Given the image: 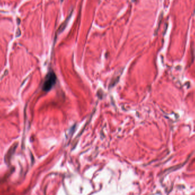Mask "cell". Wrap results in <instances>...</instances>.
Listing matches in <instances>:
<instances>
[{"label":"cell","mask_w":195,"mask_h":195,"mask_svg":"<svg viewBox=\"0 0 195 195\" xmlns=\"http://www.w3.org/2000/svg\"><path fill=\"white\" fill-rule=\"evenodd\" d=\"M57 77L55 73L51 72L48 74L46 77L45 82L43 84V90L46 92H48L52 88L53 86L56 82Z\"/></svg>","instance_id":"6da1fadb"}]
</instances>
